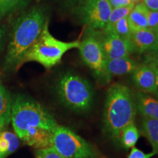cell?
I'll return each instance as SVG.
<instances>
[{
	"instance_id": "obj_1",
	"label": "cell",
	"mask_w": 158,
	"mask_h": 158,
	"mask_svg": "<svg viewBox=\"0 0 158 158\" xmlns=\"http://www.w3.org/2000/svg\"><path fill=\"white\" fill-rule=\"evenodd\" d=\"M136 114L135 95L130 89L120 84L110 86L107 92L102 116L106 135L118 142L122 130L134 123Z\"/></svg>"
},
{
	"instance_id": "obj_2",
	"label": "cell",
	"mask_w": 158,
	"mask_h": 158,
	"mask_svg": "<svg viewBox=\"0 0 158 158\" xmlns=\"http://www.w3.org/2000/svg\"><path fill=\"white\" fill-rule=\"evenodd\" d=\"M45 22L44 12L37 7L30 10L17 20L5 56V70L18 69L21 66L23 56L39 37Z\"/></svg>"
},
{
	"instance_id": "obj_3",
	"label": "cell",
	"mask_w": 158,
	"mask_h": 158,
	"mask_svg": "<svg viewBox=\"0 0 158 158\" xmlns=\"http://www.w3.org/2000/svg\"><path fill=\"white\" fill-rule=\"evenodd\" d=\"M11 122L19 138L35 127L54 131L58 124L41 104L24 94H18L13 100Z\"/></svg>"
},
{
	"instance_id": "obj_4",
	"label": "cell",
	"mask_w": 158,
	"mask_h": 158,
	"mask_svg": "<svg viewBox=\"0 0 158 158\" xmlns=\"http://www.w3.org/2000/svg\"><path fill=\"white\" fill-rule=\"evenodd\" d=\"M81 42H63L55 38L48 30L46 21L42 32L23 56L21 65L27 62H36L45 68H51L60 62L66 52L78 48Z\"/></svg>"
},
{
	"instance_id": "obj_5",
	"label": "cell",
	"mask_w": 158,
	"mask_h": 158,
	"mask_svg": "<svg viewBox=\"0 0 158 158\" xmlns=\"http://www.w3.org/2000/svg\"><path fill=\"white\" fill-rule=\"evenodd\" d=\"M57 93L62 103L77 113L87 112L93 104L94 92L91 85L86 79L72 73L61 76Z\"/></svg>"
},
{
	"instance_id": "obj_6",
	"label": "cell",
	"mask_w": 158,
	"mask_h": 158,
	"mask_svg": "<svg viewBox=\"0 0 158 158\" xmlns=\"http://www.w3.org/2000/svg\"><path fill=\"white\" fill-rule=\"evenodd\" d=\"M51 147L64 158H98L89 143L68 127L59 124L53 131Z\"/></svg>"
},
{
	"instance_id": "obj_7",
	"label": "cell",
	"mask_w": 158,
	"mask_h": 158,
	"mask_svg": "<svg viewBox=\"0 0 158 158\" xmlns=\"http://www.w3.org/2000/svg\"><path fill=\"white\" fill-rule=\"evenodd\" d=\"M79 5V14L89 29H104L113 9L109 0H84Z\"/></svg>"
},
{
	"instance_id": "obj_8",
	"label": "cell",
	"mask_w": 158,
	"mask_h": 158,
	"mask_svg": "<svg viewBox=\"0 0 158 158\" xmlns=\"http://www.w3.org/2000/svg\"><path fill=\"white\" fill-rule=\"evenodd\" d=\"M82 60L98 78L108 81L105 69V59L101 43L93 35L84 39L78 47Z\"/></svg>"
},
{
	"instance_id": "obj_9",
	"label": "cell",
	"mask_w": 158,
	"mask_h": 158,
	"mask_svg": "<svg viewBox=\"0 0 158 158\" xmlns=\"http://www.w3.org/2000/svg\"><path fill=\"white\" fill-rule=\"evenodd\" d=\"M100 43L106 59L129 57L130 54L133 52L130 40L111 34L106 35Z\"/></svg>"
},
{
	"instance_id": "obj_10",
	"label": "cell",
	"mask_w": 158,
	"mask_h": 158,
	"mask_svg": "<svg viewBox=\"0 0 158 158\" xmlns=\"http://www.w3.org/2000/svg\"><path fill=\"white\" fill-rule=\"evenodd\" d=\"M133 83L141 92L147 94H156L155 74L149 64L144 62L138 64L132 73Z\"/></svg>"
},
{
	"instance_id": "obj_11",
	"label": "cell",
	"mask_w": 158,
	"mask_h": 158,
	"mask_svg": "<svg viewBox=\"0 0 158 158\" xmlns=\"http://www.w3.org/2000/svg\"><path fill=\"white\" fill-rule=\"evenodd\" d=\"M130 43L133 52L142 54L158 45V38L155 31L147 28L132 31Z\"/></svg>"
},
{
	"instance_id": "obj_12",
	"label": "cell",
	"mask_w": 158,
	"mask_h": 158,
	"mask_svg": "<svg viewBox=\"0 0 158 158\" xmlns=\"http://www.w3.org/2000/svg\"><path fill=\"white\" fill-rule=\"evenodd\" d=\"M52 134L53 132L51 130L35 127L27 130L20 139L27 145L43 149L52 147Z\"/></svg>"
},
{
	"instance_id": "obj_13",
	"label": "cell",
	"mask_w": 158,
	"mask_h": 158,
	"mask_svg": "<svg viewBox=\"0 0 158 158\" xmlns=\"http://www.w3.org/2000/svg\"><path fill=\"white\" fill-rule=\"evenodd\" d=\"M138 64L130 57L106 59L105 69L108 80L113 76H124L133 73Z\"/></svg>"
},
{
	"instance_id": "obj_14",
	"label": "cell",
	"mask_w": 158,
	"mask_h": 158,
	"mask_svg": "<svg viewBox=\"0 0 158 158\" xmlns=\"http://www.w3.org/2000/svg\"><path fill=\"white\" fill-rule=\"evenodd\" d=\"M134 95L137 112L144 118L158 120V99L143 92H138Z\"/></svg>"
},
{
	"instance_id": "obj_15",
	"label": "cell",
	"mask_w": 158,
	"mask_h": 158,
	"mask_svg": "<svg viewBox=\"0 0 158 158\" xmlns=\"http://www.w3.org/2000/svg\"><path fill=\"white\" fill-rule=\"evenodd\" d=\"M148 10L149 9L143 2L135 5L127 16L128 25L131 32L148 28Z\"/></svg>"
},
{
	"instance_id": "obj_16",
	"label": "cell",
	"mask_w": 158,
	"mask_h": 158,
	"mask_svg": "<svg viewBox=\"0 0 158 158\" xmlns=\"http://www.w3.org/2000/svg\"><path fill=\"white\" fill-rule=\"evenodd\" d=\"M12 100L10 94L0 80V132L11 122Z\"/></svg>"
},
{
	"instance_id": "obj_17",
	"label": "cell",
	"mask_w": 158,
	"mask_h": 158,
	"mask_svg": "<svg viewBox=\"0 0 158 158\" xmlns=\"http://www.w3.org/2000/svg\"><path fill=\"white\" fill-rule=\"evenodd\" d=\"M140 129L142 135L151 144L153 152L158 155V120L143 117Z\"/></svg>"
},
{
	"instance_id": "obj_18",
	"label": "cell",
	"mask_w": 158,
	"mask_h": 158,
	"mask_svg": "<svg viewBox=\"0 0 158 158\" xmlns=\"http://www.w3.org/2000/svg\"><path fill=\"white\" fill-rule=\"evenodd\" d=\"M19 139L15 134L9 131L0 132V158H6L18 149Z\"/></svg>"
},
{
	"instance_id": "obj_19",
	"label": "cell",
	"mask_w": 158,
	"mask_h": 158,
	"mask_svg": "<svg viewBox=\"0 0 158 158\" xmlns=\"http://www.w3.org/2000/svg\"><path fill=\"white\" fill-rule=\"evenodd\" d=\"M139 137V130L135 126V123H132L122 130L118 139V143L124 149H132L135 147Z\"/></svg>"
},
{
	"instance_id": "obj_20",
	"label": "cell",
	"mask_w": 158,
	"mask_h": 158,
	"mask_svg": "<svg viewBox=\"0 0 158 158\" xmlns=\"http://www.w3.org/2000/svg\"><path fill=\"white\" fill-rule=\"evenodd\" d=\"M134 6H135L134 5H130L128 6H124V7H114L112 9L108 22L104 28L105 33L106 35L109 34L115 23L118 22L120 19L127 17L130 13V11L132 10V9L133 8Z\"/></svg>"
},
{
	"instance_id": "obj_21",
	"label": "cell",
	"mask_w": 158,
	"mask_h": 158,
	"mask_svg": "<svg viewBox=\"0 0 158 158\" xmlns=\"http://www.w3.org/2000/svg\"><path fill=\"white\" fill-rule=\"evenodd\" d=\"M109 34L116 35L122 39L130 40L131 31H130L129 25H128L127 18L124 17L123 19H120L118 22H116L113 28L111 29Z\"/></svg>"
},
{
	"instance_id": "obj_22",
	"label": "cell",
	"mask_w": 158,
	"mask_h": 158,
	"mask_svg": "<svg viewBox=\"0 0 158 158\" xmlns=\"http://www.w3.org/2000/svg\"><path fill=\"white\" fill-rule=\"evenodd\" d=\"M22 2L23 0H0V17L14 10Z\"/></svg>"
},
{
	"instance_id": "obj_23",
	"label": "cell",
	"mask_w": 158,
	"mask_h": 158,
	"mask_svg": "<svg viewBox=\"0 0 158 158\" xmlns=\"http://www.w3.org/2000/svg\"><path fill=\"white\" fill-rule=\"evenodd\" d=\"M35 158H64L61 156L54 148L49 147L46 149H37Z\"/></svg>"
},
{
	"instance_id": "obj_24",
	"label": "cell",
	"mask_w": 158,
	"mask_h": 158,
	"mask_svg": "<svg viewBox=\"0 0 158 158\" xmlns=\"http://www.w3.org/2000/svg\"><path fill=\"white\" fill-rule=\"evenodd\" d=\"M147 22L148 29L155 31L158 25V10H148Z\"/></svg>"
},
{
	"instance_id": "obj_25",
	"label": "cell",
	"mask_w": 158,
	"mask_h": 158,
	"mask_svg": "<svg viewBox=\"0 0 158 158\" xmlns=\"http://www.w3.org/2000/svg\"><path fill=\"white\" fill-rule=\"evenodd\" d=\"M145 62L152 63L158 66V45L152 50L146 52Z\"/></svg>"
},
{
	"instance_id": "obj_26",
	"label": "cell",
	"mask_w": 158,
	"mask_h": 158,
	"mask_svg": "<svg viewBox=\"0 0 158 158\" xmlns=\"http://www.w3.org/2000/svg\"><path fill=\"white\" fill-rule=\"evenodd\" d=\"M154 155H155V154L153 152L150 153H144L143 151L138 149V148L133 147L132 148L127 158H151Z\"/></svg>"
},
{
	"instance_id": "obj_27",
	"label": "cell",
	"mask_w": 158,
	"mask_h": 158,
	"mask_svg": "<svg viewBox=\"0 0 158 158\" xmlns=\"http://www.w3.org/2000/svg\"><path fill=\"white\" fill-rule=\"evenodd\" d=\"M109 2L113 8H114V7H124V6L133 5V4L130 2V0H109Z\"/></svg>"
},
{
	"instance_id": "obj_28",
	"label": "cell",
	"mask_w": 158,
	"mask_h": 158,
	"mask_svg": "<svg viewBox=\"0 0 158 158\" xmlns=\"http://www.w3.org/2000/svg\"><path fill=\"white\" fill-rule=\"evenodd\" d=\"M143 2L149 10H158V0H143Z\"/></svg>"
},
{
	"instance_id": "obj_29",
	"label": "cell",
	"mask_w": 158,
	"mask_h": 158,
	"mask_svg": "<svg viewBox=\"0 0 158 158\" xmlns=\"http://www.w3.org/2000/svg\"><path fill=\"white\" fill-rule=\"evenodd\" d=\"M147 64L150 65V67L152 68L154 73H155V79H156V94H155V95L158 98V66L155 64H152V63H147Z\"/></svg>"
},
{
	"instance_id": "obj_30",
	"label": "cell",
	"mask_w": 158,
	"mask_h": 158,
	"mask_svg": "<svg viewBox=\"0 0 158 158\" xmlns=\"http://www.w3.org/2000/svg\"><path fill=\"white\" fill-rule=\"evenodd\" d=\"M84 0H66V2L69 5H79Z\"/></svg>"
},
{
	"instance_id": "obj_31",
	"label": "cell",
	"mask_w": 158,
	"mask_h": 158,
	"mask_svg": "<svg viewBox=\"0 0 158 158\" xmlns=\"http://www.w3.org/2000/svg\"><path fill=\"white\" fill-rule=\"evenodd\" d=\"M4 34H5V31H4V29L0 27V48H1L2 43Z\"/></svg>"
},
{
	"instance_id": "obj_32",
	"label": "cell",
	"mask_w": 158,
	"mask_h": 158,
	"mask_svg": "<svg viewBox=\"0 0 158 158\" xmlns=\"http://www.w3.org/2000/svg\"><path fill=\"white\" fill-rule=\"evenodd\" d=\"M130 2H131L132 4H133V5H136V4L141 2V0H130Z\"/></svg>"
},
{
	"instance_id": "obj_33",
	"label": "cell",
	"mask_w": 158,
	"mask_h": 158,
	"mask_svg": "<svg viewBox=\"0 0 158 158\" xmlns=\"http://www.w3.org/2000/svg\"><path fill=\"white\" fill-rule=\"evenodd\" d=\"M155 32H156V34H157V38H158V25H157V29H156V30H155Z\"/></svg>"
}]
</instances>
